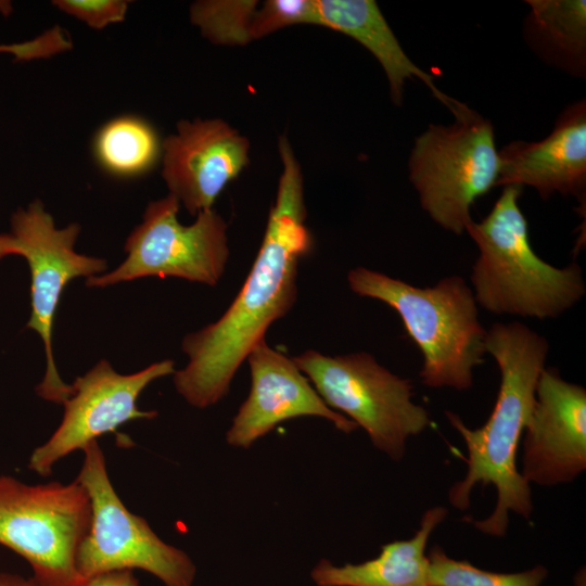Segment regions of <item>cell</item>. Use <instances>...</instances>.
<instances>
[{"instance_id":"10","label":"cell","mask_w":586,"mask_h":586,"mask_svg":"<svg viewBox=\"0 0 586 586\" xmlns=\"http://www.w3.org/2000/svg\"><path fill=\"white\" fill-rule=\"evenodd\" d=\"M79 232L77 222L58 228L40 200L17 208L11 216L10 233L30 270L31 313L26 327L40 335L46 351V373L36 391L40 397L58 404H63L72 393L52 355V327L61 294L71 280L98 276L107 268L104 258L76 252Z\"/></svg>"},{"instance_id":"5","label":"cell","mask_w":586,"mask_h":586,"mask_svg":"<svg viewBox=\"0 0 586 586\" xmlns=\"http://www.w3.org/2000/svg\"><path fill=\"white\" fill-rule=\"evenodd\" d=\"M449 111L451 125H430L416 138L409 179L430 217L461 234L474 201L496 187L499 157L487 118L457 100Z\"/></svg>"},{"instance_id":"6","label":"cell","mask_w":586,"mask_h":586,"mask_svg":"<svg viewBox=\"0 0 586 586\" xmlns=\"http://www.w3.org/2000/svg\"><path fill=\"white\" fill-rule=\"evenodd\" d=\"M91 513L77 480L29 485L0 475V544L28 562L41 586H82L76 557Z\"/></svg>"},{"instance_id":"22","label":"cell","mask_w":586,"mask_h":586,"mask_svg":"<svg viewBox=\"0 0 586 586\" xmlns=\"http://www.w3.org/2000/svg\"><path fill=\"white\" fill-rule=\"evenodd\" d=\"M295 24L320 25L315 0H268L256 10L251 25V39Z\"/></svg>"},{"instance_id":"13","label":"cell","mask_w":586,"mask_h":586,"mask_svg":"<svg viewBox=\"0 0 586 586\" xmlns=\"http://www.w3.org/2000/svg\"><path fill=\"white\" fill-rule=\"evenodd\" d=\"M249 140L219 118L182 119L162 142V176L191 215L213 208L249 164Z\"/></svg>"},{"instance_id":"16","label":"cell","mask_w":586,"mask_h":586,"mask_svg":"<svg viewBox=\"0 0 586 586\" xmlns=\"http://www.w3.org/2000/svg\"><path fill=\"white\" fill-rule=\"evenodd\" d=\"M320 25L352 37L379 61L390 85L392 101L400 105L405 80L419 78L448 109L455 99L436 88L433 77L405 53L373 0H315Z\"/></svg>"},{"instance_id":"1","label":"cell","mask_w":586,"mask_h":586,"mask_svg":"<svg viewBox=\"0 0 586 586\" xmlns=\"http://www.w3.org/2000/svg\"><path fill=\"white\" fill-rule=\"evenodd\" d=\"M278 148L283 168L252 268L224 315L181 342L188 364L174 372V384L196 408L213 406L228 394L250 352L297 298L300 262L310 253L314 241L305 225L301 166L285 136L279 137Z\"/></svg>"},{"instance_id":"23","label":"cell","mask_w":586,"mask_h":586,"mask_svg":"<svg viewBox=\"0 0 586 586\" xmlns=\"http://www.w3.org/2000/svg\"><path fill=\"white\" fill-rule=\"evenodd\" d=\"M53 4L94 29L123 22L129 8L125 0H55Z\"/></svg>"},{"instance_id":"28","label":"cell","mask_w":586,"mask_h":586,"mask_svg":"<svg viewBox=\"0 0 586 586\" xmlns=\"http://www.w3.org/2000/svg\"><path fill=\"white\" fill-rule=\"evenodd\" d=\"M14 52V44H0V53H9L12 55Z\"/></svg>"},{"instance_id":"7","label":"cell","mask_w":586,"mask_h":586,"mask_svg":"<svg viewBox=\"0 0 586 586\" xmlns=\"http://www.w3.org/2000/svg\"><path fill=\"white\" fill-rule=\"evenodd\" d=\"M292 359L324 403L361 426L393 460L402 459L408 437L431 424L428 410L411 400V381L366 352L327 356L308 349Z\"/></svg>"},{"instance_id":"25","label":"cell","mask_w":586,"mask_h":586,"mask_svg":"<svg viewBox=\"0 0 586 586\" xmlns=\"http://www.w3.org/2000/svg\"><path fill=\"white\" fill-rule=\"evenodd\" d=\"M0 586H41L33 577L26 578L17 574L0 572Z\"/></svg>"},{"instance_id":"15","label":"cell","mask_w":586,"mask_h":586,"mask_svg":"<svg viewBox=\"0 0 586 586\" xmlns=\"http://www.w3.org/2000/svg\"><path fill=\"white\" fill-rule=\"evenodd\" d=\"M498 186H530L543 199L553 192L579 201L586 191V102L566 106L548 137L512 141L499 152Z\"/></svg>"},{"instance_id":"3","label":"cell","mask_w":586,"mask_h":586,"mask_svg":"<svg viewBox=\"0 0 586 586\" xmlns=\"http://www.w3.org/2000/svg\"><path fill=\"white\" fill-rule=\"evenodd\" d=\"M521 193L522 187L505 186L489 214L466 226L480 252L471 273L473 294L493 314L556 318L585 294L582 269L577 264L557 268L534 252L518 205Z\"/></svg>"},{"instance_id":"17","label":"cell","mask_w":586,"mask_h":586,"mask_svg":"<svg viewBox=\"0 0 586 586\" xmlns=\"http://www.w3.org/2000/svg\"><path fill=\"white\" fill-rule=\"evenodd\" d=\"M446 515L445 507L428 509L411 538L387 543L375 558L357 564L336 566L321 559L310 576L318 586H430L425 548Z\"/></svg>"},{"instance_id":"11","label":"cell","mask_w":586,"mask_h":586,"mask_svg":"<svg viewBox=\"0 0 586 586\" xmlns=\"http://www.w3.org/2000/svg\"><path fill=\"white\" fill-rule=\"evenodd\" d=\"M175 362L162 360L131 374H120L106 360H100L71 385L63 402V419L41 446L29 457L28 468L48 476L53 466L77 449H84L99 436L113 432L136 419H153L156 411L138 407L141 392L154 380L174 374Z\"/></svg>"},{"instance_id":"2","label":"cell","mask_w":586,"mask_h":586,"mask_svg":"<svg viewBox=\"0 0 586 586\" xmlns=\"http://www.w3.org/2000/svg\"><path fill=\"white\" fill-rule=\"evenodd\" d=\"M484 343L500 371L499 391L493 411L477 429L468 428L458 415L446 411L468 450L467 472L450 487L448 499L464 511L476 485L494 486L497 499L493 512L483 520L466 519L479 531L502 537L510 511L524 519L533 511L530 483L518 470L517 451L535 405L549 345L544 336L517 321L494 323L486 330Z\"/></svg>"},{"instance_id":"19","label":"cell","mask_w":586,"mask_h":586,"mask_svg":"<svg viewBox=\"0 0 586 586\" xmlns=\"http://www.w3.org/2000/svg\"><path fill=\"white\" fill-rule=\"evenodd\" d=\"M93 151L100 166L117 177H136L151 169L162 143L154 128L135 115L115 117L95 135Z\"/></svg>"},{"instance_id":"12","label":"cell","mask_w":586,"mask_h":586,"mask_svg":"<svg viewBox=\"0 0 586 586\" xmlns=\"http://www.w3.org/2000/svg\"><path fill=\"white\" fill-rule=\"evenodd\" d=\"M521 475L527 483L572 482L586 469V390L544 368L523 432Z\"/></svg>"},{"instance_id":"18","label":"cell","mask_w":586,"mask_h":586,"mask_svg":"<svg viewBox=\"0 0 586 586\" xmlns=\"http://www.w3.org/2000/svg\"><path fill=\"white\" fill-rule=\"evenodd\" d=\"M526 40L547 63L572 75L585 76L586 2L527 0Z\"/></svg>"},{"instance_id":"4","label":"cell","mask_w":586,"mask_h":586,"mask_svg":"<svg viewBox=\"0 0 586 586\" xmlns=\"http://www.w3.org/2000/svg\"><path fill=\"white\" fill-rule=\"evenodd\" d=\"M351 290L381 301L402 318L419 347L421 382L433 388L469 390L473 369L483 362L486 330L479 320L473 291L463 278L449 276L419 288L365 267L347 273Z\"/></svg>"},{"instance_id":"8","label":"cell","mask_w":586,"mask_h":586,"mask_svg":"<svg viewBox=\"0 0 586 586\" xmlns=\"http://www.w3.org/2000/svg\"><path fill=\"white\" fill-rule=\"evenodd\" d=\"M77 481L91 502V523L76 557L77 572L85 582L119 570H144L165 586H192L196 569L182 550L164 543L148 522L131 513L115 492L105 458L97 441L84 449Z\"/></svg>"},{"instance_id":"21","label":"cell","mask_w":586,"mask_h":586,"mask_svg":"<svg viewBox=\"0 0 586 586\" xmlns=\"http://www.w3.org/2000/svg\"><path fill=\"white\" fill-rule=\"evenodd\" d=\"M256 7V1H198L190 8V18L215 43L243 44L252 40Z\"/></svg>"},{"instance_id":"20","label":"cell","mask_w":586,"mask_h":586,"mask_svg":"<svg viewBox=\"0 0 586 586\" xmlns=\"http://www.w3.org/2000/svg\"><path fill=\"white\" fill-rule=\"evenodd\" d=\"M428 559L430 586H540L548 574L540 564L517 573L485 571L448 557L437 545L429 550Z\"/></svg>"},{"instance_id":"9","label":"cell","mask_w":586,"mask_h":586,"mask_svg":"<svg viewBox=\"0 0 586 586\" xmlns=\"http://www.w3.org/2000/svg\"><path fill=\"white\" fill-rule=\"evenodd\" d=\"M180 203L171 194L149 203L142 221L127 237L125 260L114 270L87 278V286L104 288L144 277H176L215 286L229 258L227 224L214 209L191 225L178 219Z\"/></svg>"},{"instance_id":"14","label":"cell","mask_w":586,"mask_h":586,"mask_svg":"<svg viewBox=\"0 0 586 586\" xmlns=\"http://www.w3.org/2000/svg\"><path fill=\"white\" fill-rule=\"evenodd\" d=\"M251 387L227 431L226 441L249 448L279 423L298 417H320L351 433L358 426L331 409L292 358L262 340L246 357Z\"/></svg>"},{"instance_id":"27","label":"cell","mask_w":586,"mask_h":586,"mask_svg":"<svg viewBox=\"0 0 586 586\" xmlns=\"http://www.w3.org/2000/svg\"><path fill=\"white\" fill-rule=\"evenodd\" d=\"M575 585L576 586H585V571L584 569L581 570L576 576H575Z\"/></svg>"},{"instance_id":"24","label":"cell","mask_w":586,"mask_h":586,"mask_svg":"<svg viewBox=\"0 0 586 586\" xmlns=\"http://www.w3.org/2000/svg\"><path fill=\"white\" fill-rule=\"evenodd\" d=\"M82 586H139V581L132 570H119L86 579Z\"/></svg>"},{"instance_id":"26","label":"cell","mask_w":586,"mask_h":586,"mask_svg":"<svg viewBox=\"0 0 586 586\" xmlns=\"http://www.w3.org/2000/svg\"><path fill=\"white\" fill-rule=\"evenodd\" d=\"M9 255L21 256L18 244L11 233H0V259Z\"/></svg>"}]
</instances>
